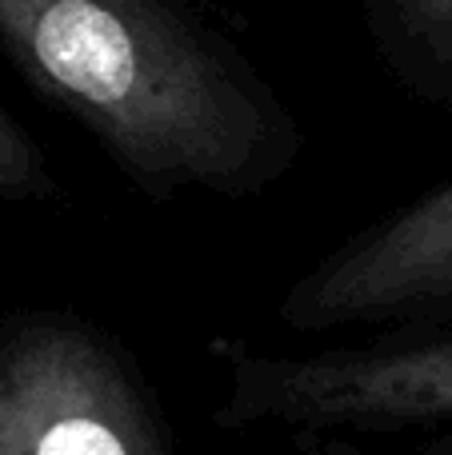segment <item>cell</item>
I'll return each mask as SVG.
<instances>
[{
	"label": "cell",
	"instance_id": "6da1fadb",
	"mask_svg": "<svg viewBox=\"0 0 452 455\" xmlns=\"http://www.w3.org/2000/svg\"><path fill=\"white\" fill-rule=\"evenodd\" d=\"M0 40L152 200L245 196L296 160L272 96L165 0H0Z\"/></svg>",
	"mask_w": 452,
	"mask_h": 455
},
{
	"label": "cell",
	"instance_id": "7a4b0ae2",
	"mask_svg": "<svg viewBox=\"0 0 452 455\" xmlns=\"http://www.w3.org/2000/svg\"><path fill=\"white\" fill-rule=\"evenodd\" d=\"M208 352L221 371V427L296 440L397 435L416 455H452V323L304 355L256 352L245 339H213Z\"/></svg>",
	"mask_w": 452,
	"mask_h": 455
},
{
	"label": "cell",
	"instance_id": "3957f363",
	"mask_svg": "<svg viewBox=\"0 0 452 455\" xmlns=\"http://www.w3.org/2000/svg\"><path fill=\"white\" fill-rule=\"evenodd\" d=\"M0 455H176L141 363L61 307L0 323Z\"/></svg>",
	"mask_w": 452,
	"mask_h": 455
},
{
	"label": "cell",
	"instance_id": "277c9868",
	"mask_svg": "<svg viewBox=\"0 0 452 455\" xmlns=\"http://www.w3.org/2000/svg\"><path fill=\"white\" fill-rule=\"evenodd\" d=\"M277 320L304 336L452 323V176L296 275Z\"/></svg>",
	"mask_w": 452,
	"mask_h": 455
},
{
	"label": "cell",
	"instance_id": "5b68a950",
	"mask_svg": "<svg viewBox=\"0 0 452 455\" xmlns=\"http://www.w3.org/2000/svg\"><path fill=\"white\" fill-rule=\"evenodd\" d=\"M413 68L452 100V0H384Z\"/></svg>",
	"mask_w": 452,
	"mask_h": 455
},
{
	"label": "cell",
	"instance_id": "8992f818",
	"mask_svg": "<svg viewBox=\"0 0 452 455\" xmlns=\"http://www.w3.org/2000/svg\"><path fill=\"white\" fill-rule=\"evenodd\" d=\"M44 196H52V172L44 152L0 108V204H24Z\"/></svg>",
	"mask_w": 452,
	"mask_h": 455
}]
</instances>
